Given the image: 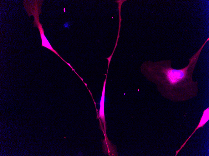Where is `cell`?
I'll list each match as a JSON object with an SVG mask.
<instances>
[{
  "mask_svg": "<svg viewBox=\"0 0 209 156\" xmlns=\"http://www.w3.org/2000/svg\"><path fill=\"white\" fill-rule=\"evenodd\" d=\"M106 78L105 81L104 82L103 87L102 90V93L101 99L99 103L100 108L99 110L98 116L99 118L101 120L102 122L103 123L104 126V137H107V135L106 134V122L105 120V117L104 112V99H105V85L106 82Z\"/></svg>",
  "mask_w": 209,
  "mask_h": 156,
  "instance_id": "2",
  "label": "cell"
},
{
  "mask_svg": "<svg viewBox=\"0 0 209 156\" xmlns=\"http://www.w3.org/2000/svg\"><path fill=\"white\" fill-rule=\"evenodd\" d=\"M209 119V108H208L207 109H206L204 111L202 116L200 122L197 127L195 128L194 131L191 134V135L190 136L186 141L181 146L180 149L176 151V154L175 155L176 156L177 154L180 151V150H181L182 148L184 146L187 142L188 141V140L191 138V137L193 135L194 132H195L196 130H197L199 128L202 127L206 123V122L208 121Z\"/></svg>",
  "mask_w": 209,
  "mask_h": 156,
  "instance_id": "3",
  "label": "cell"
},
{
  "mask_svg": "<svg viewBox=\"0 0 209 156\" xmlns=\"http://www.w3.org/2000/svg\"><path fill=\"white\" fill-rule=\"evenodd\" d=\"M39 10H38L37 8L32 10V15H33L34 17V20L33 22L34 26H36L38 28L40 33V36L42 40V46L45 47L50 50L55 54L57 55L60 58L61 57L58 54V53L53 49L50 43L45 36L44 31L42 27V24H40L39 21Z\"/></svg>",
  "mask_w": 209,
  "mask_h": 156,
  "instance_id": "1",
  "label": "cell"
}]
</instances>
